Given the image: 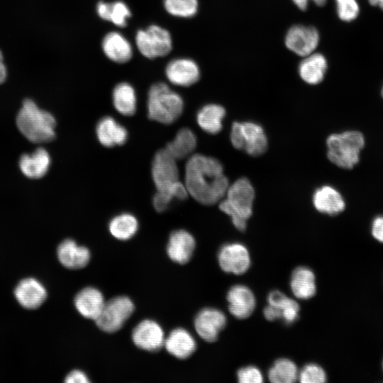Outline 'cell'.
I'll use <instances>...</instances> for the list:
<instances>
[{
	"label": "cell",
	"instance_id": "5",
	"mask_svg": "<svg viewBox=\"0 0 383 383\" xmlns=\"http://www.w3.org/2000/svg\"><path fill=\"white\" fill-rule=\"evenodd\" d=\"M365 144L363 134L357 131L331 134L326 140L327 157L338 167L352 169L359 162Z\"/></svg>",
	"mask_w": 383,
	"mask_h": 383
},
{
	"label": "cell",
	"instance_id": "38",
	"mask_svg": "<svg viewBox=\"0 0 383 383\" xmlns=\"http://www.w3.org/2000/svg\"><path fill=\"white\" fill-rule=\"evenodd\" d=\"M371 234L377 241L383 243V215L377 216L372 220Z\"/></svg>",
	"mask_w": 383,
	"mask_h": 383
},
{
	"label": "cell",
	"instance_id": "25",
	"mask_svg": "<svg viewBox=\"0 0 383 383\" xmlns=\"http://www.w3.org/2000/svg\"><path fill=\"white\" fill-rule=\"evenodd\" d=\"M328 68L326 58L321 53L313 52L304 57L298 67V72L303 81L314 85L324 79Z\"/></svg>",
	"mask_w": 383,
	"mask_h": 383
},
{
	"label": "cell",
	"instance_id": "17",
	"mask_svg": "<svg viewBox=\"0 0 383 383\" xmlns=\"http://www.w3.org/2000/svg\"><path fill=\"white\" fill-rule=\"evenodd\" d=\"M195 246L193 235L188 231L180 229L170 234L167 245V253L172 261L182 265L191 259Z\"/></svg>",
	"mask_w": 383,
	"mask_h": 383
},
{
	"label": "cell",
	"instance_id": "39",
	"mask_svg": "<svg viewBox=\"0 0 383 383\" xmlns=\"http://www.w3.org/2000/svg\"><path fill=\"white\" fill-rule=\"evenodd\" d=\"M65 382L66 383H89L90 381L84 372L74 370L66 376Z\"/></svg>",
	"mask_w": 383,
	"mask_h": 383
},
{
	"label": "cell",
	"instance_id": "31",
	"mask_svg": "<svg viewBox=\"0 0 383 383\" xmlns=\"http://www.w3.org/2000/svg\"><path fill=\"white\" fill-rule=\"evenodd\" d=\"M138 222L132 214L124 213L113 217L109 224L111 234L118 240H127L137 232Z\"/></svg>",
	"mask_w": 383,
	"mask_h": 383
},
{
	"label": "cell",
	"instance_id": "13",
	"mask_svg": "<svg viewBox=\"0 0 383 383\" xmlns=\"http://www.w3.org/2000/svg\"><path fill=\"white\" fill-rule=\"evenodd\" d=\"M164 331L155 321L145 319L140 321L132 332V340L139 348L155 352L161 349L165 343Z\"/></svg>",
	"mask_w": 383,
	"mask_h": 383
},
{
	"label": "cell",
	"instance_id": "30",
	"mask_svg": "<svg viewBox=\"0 0 383 383\" xmlns=\"http://www.w3.org/2000/svg\"><path fill=\"white\" fill-rule=\"evenodd\" d=\"M268 304L277 308L281 314V319L284 323L289 325L294 323L299 317V306L298 303L287 296L282 292L274 290L267 296Z\"/></svg>",
	"mask_w": 383,
	"mask_h": 383
},
{
	"label": "cell",
	"instance_id": "29",
	"mask_svg": "<svg viewBox=\"0 0 383 383\" xmlns=\"http://www.w3.org/2000/svg\"><path fill=\"white\" fill-rule=\"evenodd\" d=\"M113 106L123 116H132L135 113L137 98L134 88L127 82H121L112 93Z\"/></svg>",
	"mask_w": 383,
	"mask_h": 383
},
{
	"label": "cell",
	"instance_id": "4",
	"mask_svg": "<svg viewBox=\"0 0 383 383\" xmlns=\"http://www.w3.org/2000/svg\"><path fill=\"white\" fill-rule=\"evenodd\" d=\"M225 196L220 201V209L231 217L238 230L245 231L252 213L255 190L252 184L247 178H240L228 186Z\"/></svg>",
	"mask_w": 383,
	"mask_h": 383
},
{
	"label": "cell",
	"instance_id": "37",
	"mask_svg": "<svg viewBox=\"0 0 383 383\" xmlns=\"http://www.w3.org/2000/svg\"><path fill=\"white\" fill-rule=\"evenodd\" d=\"M237 377L240 383H261L263 382L261 371L252 365L240 368L237 372Z\"/></svg>",
	"mask_w": 383,
	"mask_h": 383
},
{
	"label": "cell",
	"instance_id": "16",
	"mask_svg": "<svg viewBox=\"0 0 383 383\" xmlns=\"http://www.w3.org/2000/svg\"><path fill=\"white\" fill-rule=\"evenodd\" d=\"M14 295L23 308L35 309L45 301L47 291L38 280L29 277L19 282L14 289Z\"/></svg>",
	"mask_w": 383,
	"mask_h": 383
},
{
	"label": "cell",
	"instance_id": "10",
	"mask_svg": "<svg viewBox=\"0 0 383 383\" xmlns=\"http://www.w3.org/2000/svg\"><path fill=\"white\" fill-rule=\"evenodd\" d=\"M319 39L318 31L315 28L294 25L288 30L284 43L289 50L304 57L314 52L318 45Z\"/></svg>",
	"mask_w": 383,
	"mask_h": 383
},
{
	"label": "cell",
	"instance_id": "7",
	"mask_svg": "<svg viewBox=\"0 0 383 383\" xmlns=\"http://www.w3.org/2000/svg\"><path fill=\"white\" fill-rule=\"evenodd\" d=\"M230 140L232 145L251 156H259L267 148V138L262 127L254 122H234Z\"/></svg>",
	"mask_w": 383,
	"mask_h": 383
},
{
	"label": "cell",
	"instance_id": "32",
	"mask_svg": "<svg viewBox=\"0 0 383 383\" xmlns=\"http://www.w3.org/2000/svg\"><path fill=\"white\" fill-rule=\"evenodd\" d=\"M295 363L287 358L277 360L268 371V378L273 383H292L298 379Z\"/></svg>",
	"mask_w": 383,
	"mask_h": 383
},
{
	"label": "cell",
	"instance_id": "35",
	"mask_svg": "<svg viewBox=\"0 0 383 383\" xmlns=\"http://www.w3.org/2000/svg\"><path fill=\"white\" fill-rule=\"evenodd\" d=\"M131 16V12L125 2L118 0L111 3L109 21L117 26L124 27Z\"/></svg>",
	"mask_w": 383,
	"mask_h": 383
},
{
	"label": "cell",
	"instance_id": "6",
	"mask_svg": "<svg viewBox=\"0 0 383 383\" xmlns=\"http://www.w3.org/2000/svg\"><path fill=\"white\" fill-rule=\"evenodd\" d=\"M148 114L153 121L171 124L182 114L184 101L181 96L162 82L154 84L148 94Z\"/></svg>",
	"mask_w": 383,
	"mask_h": 383
},
{
	"label": "cell",
	"instance_id": "41",
	"mask_svg": "<svg viewBox=\"0 0 383 383\" xmlns=\"http://www.w3.org/2000/svg\"><path fill=\"white\" fill-rule=\"evenodd\" d=\"M264 316L266 319L270 321H274L281 318L279 311L274 306L268 304L263 311Z\"/></svg>",
	"mask_w": 383,
	"mask_h": 383
},
{
	"label": "cell",
	"instance_id": "19",
	"mask_svg": "<svg viewBox=\"0 0 383 383\" xmlns=\"http://www.w3.org/2000/svg\"><path fill=\"white\" fill-rule=\"evenodd\" d=\"M51 163L48 152L39 147L31 153L23 154L18 160L21 172L28 178L40 179L48 172Z\"/></svg>",
	"mask_w": 383,
	"mask_h": 383
},
{
	"label": "cell",
	"instance_id": "3",
	"mask_svg": "<svg viewBox=\"0 0 383 383\" xmlns=\"http://www.w3.org/2000/svg\"><path fill=\"white\" fill-rule=\"evenodd\" d=\"M179 173L177 160L165 148L155 153L152 162V176L157 189L152 201L156 209L166 210L171 201L176 199Z\"/></svg>",
	"mask_w": 383,
	"mask_h": 383
},
{
	"label": "cell",
	"instance_id": "24",
	"mask_svg": "<svg viewBox=\"0 0 383 383\" xmlns=\"http://www.w3.org/2000/svg\"><path fill=\"white\" fill-rule=\"evenodd\" d=\"M96 133L99 143L107 148L123 145L128 138L125 127L110 116L104 117L98 122Z\"/></svg>",
	"mask_w": 383,
	"mask_h": 383
},
{
	"label": "cell",
	"instance_id": "34",
	"mask_svg": "<svg viewBox=\"0 0 383 383\" xmlns=\"http://www.w3.org/2000/svg\"><path fill=\"white\" fill-rule=\"evenodd\" d=\"M298 379L302 383H323L326 382L327 376L321 366L309 363L299 372Z\"/></svg>",
	"mask_w": 383,
	"mask_h": 383
},
{
	"label": "cell",
	"instance_id": "8",
	"mask_svg": "<svg viewBox=\"0 0 383 383\" xmlns=\"http://www.w3.org/2000/svg\"><path fill=\"white\" fill-rule=\"evenodd\" d=\"M135 43L139 52L150 59L166 56L172 48L170 32L157 25L138 30Z\"/></svg>",
	"mask_w": 383,
	"mask_h": 383
},
{
	"label": "cell",
	"instance_id": "27",
	"mask_svg": "<svg viewBox=\"0 0 383 383\" xmlns=\"http://www.w3.org/2000/svg\"><path fill=\"white\" fill-rule=\"evenodd\" d=\"M225 116L226 110L222 106L209 104L199 110L196 122L204 131L216 134L222 129V121Z\"/></svg>",
	"mask_w": 383,
	"mask_h": 383
},
{
	"label": "cell",
	"instance_id": "22",
	"mask_svg": "<svg viewBox=\"0 0 383 383\" xmlns=\"http://www.w3.org/2000/svg\"><path fill=\"white\" fill-rule=\"evenodd\" d=\"M102 50L105 55L116 63H126L133 56V48L130 42L120 33H108L102 40Z\"/></svg>",
	"mask_w": 383,
	"mask_h": 383
},
{
	"label": "cell",
	"instance_id": "2",
	"mask_svg": "<svg viewBox=\"0 0 383 383\" xmlns=\"http://www.w3.org/2000/svg\"><path fill=\"white\" fill-rule=\"evenodd\" d=\"M21 133L30 142L45 143L55 137L56 121L48 111L40 109L31 99H26L16 118Z\"/></svg>",
	"mask_w": 383,
	"mask_h": 383
},
{
	"label": "cell",
	"instance_id": "18",
	"mask_svg": "<svg viewBox=\"0 0 383 383\" xmlns=\"http://www.w3.org/2000/svg\"><path fill=\"white\" fill-rule=\"evenodd\" d=\"M57 255L60 262L66 268L72 270L84 267L91 257L87 247L78 245L72 239H66L58 245Z\"/></svg>",
	"mask_w": 383,
	"mask_h": 383
},
{
	"label": "cell",
	"instance_id": "15",
	"mask_svg": "<svg viewBox=\"0 0 383 383\" xmlns=\"http://www.w3.org/2000/svg\"><path fill=\"white\" fill-rule=\"evenodd\" d=\"M228 310L238 319L249 317L255 310L256 301L252 292L246 286L234 285L227 294Z\"/></svg>",
	"mask_w": 383,
	"mask_h": 383
},
{
	"label": "cell",
	"instance_id": "47",
	"mask_svg": "<svg viewBox=\"0 0 383 383\" xmlns=\"http://www.w3.org/2000/svg\"><path fill=\"white\" fill-rule=\"evenodd\" d=\"M382 370H383V360H382Z\"/></svg>",
	"mask_w": 383,
	"mask_h": 383
},
{
	"label": "cell",
	"instance_id": "9",
	"mask_svg": "<svg viewBox=\"0 0 383 383\" xmlns=\"http://www.w3.org/2000/svg\"><path fill=\"white\" fill-rule=\"evenodd\" d=\"M134 309L133 301L127 296L112 298L105 302L100 314L95 320L96 324L104 332L114 333L123 326Z\"/></svg>",
	"mask_w": 383,
	"mask_h": 383
},
{
	"label": "cell",
	"instance_id": "44",
	"mask_svg": "<svg viewBox=\"0 0 383 383\" xmlns=\"http://www.w3.org/2000/svg\"><path fill=\"white\" fill-rule=\"evenodd\" d=\"M369 2L376 6H379L380 9H383V0H368Z\"/></svg>",
	"mask_w": 383,
	"mask_h": 383
},
{
	"label": "cell",
	"instance_id": "36",
	"mask_svg": "<svg viewBox=\"0 0 383 383\" xmlns=\"http://www.w3.org/2000/svg\"><path fill=\"white\" fill-rule=\"evenodd\" d=\"M338 16L343 21H351L359 13V5L357 0H335Z\"/></svg>",
	"mask_w": 383,
	"mask_h": 383
},
{
	"label": "cell",
	"instance_id": "14",
	"mask_svg": "<svg viewBox=\"0 0 383 383\" xmlns=\"http://www.w3.org/2000/svg\"><path fill=\"white\" fill-rule=\"evenodd\" d=\"M165 74L172 84L189 87L199 79L200 70L193 60L180 57L169 62L165 68Z\"/></svg>",
	"mask_w": 383,
	"mask_h": 383
},
{
	"label": "cell",
	"instance_id": "43",
	"mask_svg": "<svg viewBox=\"0 0 383 383\" xmlns=\"http://www.w3.org/2000/svg\"><path fill=\"white\" fill-rule=\"evenodd\" d=\"M294 4L301 10H306L309 0H292Z\"/></svg>",
	"mask_w": 383,
	"mask_h": 383
},
{
	"label": "cell",
	"instance_id": "28",
	"mask_svg": "<svg viewBox=\"0 0 383 383\" xmlns=\"http://www.w3.org/2000/svg\"><path fill=\"white\" fill-rule=\"evenodd\" d=\"M196 144L194 133L188 128H183L177 133L174 139L167 144L165 149L176 160H181L191 155Z\"/></svg>",
	"mask_w": 383,
	"mask_h": 383
},
{
	"label": "cell",
	"instance_id": "21",
	"mask_svg": "<svg viewBox=\"0 0 383 383\" xmlns=\"http://www.w3.org/2000/svg\"><path fill=\"white\" fill-rule=\"evenodd\" d=\"M74 302L77 310L82 316L95 321L106 301L102 293L98 289L87 287L77 293Z\"/></svg>",
	"mask_w": 383,
	"mask_h": 383
},
{
	"label": "cell",
	"instance_id": "20",
	"mask_svg": "<svg viewBox=\"0 0 383 383\" xmlns=\"http://www.w3.org/2000/svg\"><path fill=\"white\" fill-rule=\"evenodd\" d=\"M313 204L318 211L330 216H335L345 209L341 194L329 185L322 186L314 192Z\"/></svg>",
	"mask_w": 383,
	"mask_h": 383
},
{
	"label": "cell",
	"instance_id": "23",
	"mask_svg": "<svg viewBox=\"0 0 383 383\" xmlns=\"http://www.w3.org/2000/svg\"><path fill=\"white\" fill-rule=\"evenodd\" d=\"M164 345L170 354L179 359L189 357L196 348L194 337L182 328L172 330L165 338Z\"/></svg>",
	"mask_w": 383,
	"mask_h": 383
},
{
	"label": "cell",
	"instance_id": "12",
	"mask_svg": "<svg viewBox=\"0 0 383 383\" xmlns=\"http://www.w3.org/2000/svg\"><path fill=\"white\" fill-rule=\"evenodd\" d=\"M226 325V317L214 308L201 309L194 318V327L198 335L207 342H214Z\"/></svg>",
	"mask_w": 383,
	"mask_h": 383
},
{
	"label": "cell",
	"instance_id": "26",
	"mask_svg": "<svg viewBox=\"0 0 383 383\" xmlns=\"http://www.w3.org/2000/svg\"><path fill=\"white\" fill-rule=\"evenodd\" d=\"M290 287L293 294L298 299L312 298L316 292L313 272L306 267H296L291 276Z\"/></svg>",
	"mask_w": 383,
	"mask_h": 383
},
{
	"label": "cell",
	"instance_id": "1",
	"mask_svg": "<svg viewBox=\"0 0 383 383\" xmlns=\"http://www.w3.org/2000/svg\"><path fill=\"white\" fill-rule=\"evenodd\" d=\"M184 184L189 195L204 205H212L226 195L229 186L221 163L213 157L191 155L185 165Z\"/></svg>",
	"mask_w": 383,
	"mask_h": 383
},
{
	"label": "cell",
	"instance_id": "33",
	"mask_svg": "<svg viewBox=\"0 0 383 383\" xmlns=\"http://www.w3.org/2000/svg\"><path fill=\"white\" fill-rule=\"evenodd\" d=\"M165 10L172 16L191 18L198 11V0H164Z\"/></svg>",
	"mask_w": 383,
	"mask_h": 383
},
{
	"label": "cell",
	"instance_id": "11",
	"mask_svg": "<svg viewBox=\"0 0 383 383\" xmlns=\"http://www.w3.org/2000/svg\"><path fill=\"white\" fill-rule=\"evenodd\" d=\"M218 264L223 271L240 275L250 266V256L247 248L240 243L223 245L218 253Z\"/></svg>",
	"mask_w": 383,
	"mask_h": 383
},
{
	"label": "cell",
	"instance_id": "46",
	"mask_svg": "<svg viewBox=\"0 0 383 383\" xmlns=\"http://www.w3.org/2000/svg\"><path fill=\"white\" fill-rule=\"evenodd\" d=\"M381 94H382V98H383V87H382V88Z\"/></svg>",
	"mask_w": 383,
	"mask_h": 383
},
{
	"label": "cell",
	"instance_id": "40",
	"mask_svg": "<svg viewBox=\"0 0 383 383\" xmlns=\"http://www.w3.org/2000/svg\"><path fill=\"white\" fill-rule=\"evenodd\" d=\"M110 10L111 3L101 1L96 5V12L99 16L105 21H109Z\"/></svg>",
	"mask_w": 383,
	"mask_h": 383
},
{
	"label": "cell",
	"instance_id": "42",
	"mask_svg": "<svg viewBox=\"0 0 383 383\" xmlns=\"http://www.w3.org/2000/svg\"><path fill=\"white\" fill-rule=\"evenodd\" d=\"M7 77V69L4 63V55L0 50V84L4 83Z\"/></svg>",
	"mask_w": 383,
	"mask_h": 383
},
{
	"label": "cell",
	"instance_id": "45",
	"mask_svg": "<svg viewBox=\"0 0 383 383\" xmlns=\"http://www.w3.org/2000/svg\"><path fill=\"white\" fill-rule=\"evenodd\" d=\"M317 6H323L327 0H312Z\"/></svg>",
	"mask_w": 383,
	"mask_h": 383
}]
</instances>
